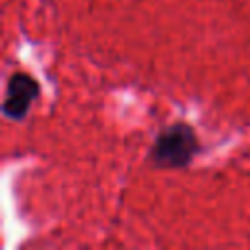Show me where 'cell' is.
Masks as SVG:
<instances>
[{
  "label": "cell",
  "mask_w": 250,
  "mask_h": 250,
  "mask_svg": "<svg viewBox=\"0 0 250 250\" xmlns=\"http://www.w3.org/2000/svg\"><path fill=\"white\" fill-rule=\"evenodd\" d=\"M203 150L195 129L188 121H174L162 127L150 148L148 160L158 170H184Z\"/></svg>",
  "instance_id": "6da1fadb"
},
{
  "label": "cell",
  "mask_w": 250,
  "mask_h": 250,
  "mask_svg": "<svg viewBox=\"0 0 250 250\" xmlns=\"http://www.w3.org/2000/svg\"><path fill=\"white\" fill-rule=\"evenodd\" d=\"M39 94H41V86L31 74H27L23 70L14 72L6 84L2 113L10 121H23L29 113L31 104L39 98Z\"/></svg>",
  "instance_id": "7a4b0ae2"
}]
</instances>
